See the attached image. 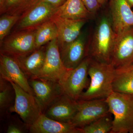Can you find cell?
Wrapping results in <instances>:
<instances>
[{
  "label": "cell",
  "mask_w": 133,
  "mask_h": 133,
  "mask_svg": "<svg viewBox=\"0 0 133 133\" xmlns=\"http://www.w3.org/2000/svg\"><path fill=\"white\" fill-rule=\"evenodd\" d=\"M116 69L110 63L98 62L91 58L88 69L90 78L88 88L78 100L106 99L114 91L112 84Z\"/></svg>",
  "instance_id": "6da1fadb"
},
{
  "label": "cell",
  "mask_w": 133,
  "mask_h": 133,
  "mask_svg": "<svg viewBox=\"0 0 133 133\" xmlns=\"http://www.w3.org/2000/svg\"><path fill=\"white\" fill-rule=\"evenodd\" d=\"M116 36L111 21L107 16L102 17L95 28L88 56L95 61L110 64Z\"/></svg>",
  "instance_id": "7a4b0ae2"
},
{
  "label": "cell",
  "mask_w": 133,
  "mask_h": 133,
  "mask_svg": "<svg viewBox=\"0 0 133 133\" xmlns=\"http://www.w3.org/2000/svg\"><path fill=\"white\" fill-rule=\"evenodd\" d=\"M114 116L111 133H133V96L113 91L106 99Z\"/></svg>",
  "instance_id": "3957f363"
},
{
  "label": "cell",
  "mask_w": 133,
  "mask_h": 133,
  "mask_svg": "<svg viewBox=\"0 0 133 133\" xmlns=\"http://www.w3.org/2000/svg\"><path fill=\"white\" fill-rule=\"evenodd\" d=\"M36 29L14 31L7 36L0 43V53L15 59L22 58L31 54L36 49L35 40Z\"/></svg>",
  "instance_id": "277c9868"
},
{
  "label": "cell",
  "mask_w": 133,
  "mask_h": 133,
  "mask_svg": "<svg viewBox=\"0 0 133 133\" xmlns=\"http://www.w3.org/2000/svg\"><path fill=\"white\" fill-rule=\"evenodd\" d=\"M69 70L63 64L57 38H55L47 44L44 64L36 78L48 79L60 84L65 78Z\"/></svg>",
  "instance_id": "5b68a950"
},
{
  "label": "cell",
  "mask_w": 133,
  "mask_h": 133,
  "mask_svg": "<svg viewBox=\"0 0 133 133\" xmlns=\"http://www.w3.org/2000/svg\"><path fill=\"white\" fill-rule=\"evenodd\" d=\"M15 91L14 105L11 110L19 115L25 124L30 127L42 114L41 106L35 97L29 93L12 81H10Z\"/></svg>",
  "instance_id": "8992f818"
},
{
  "label": "cell",
  "mask_w": 133,
  "mask_h": 133,
  "mask_svg": "<svg viewBox=\"0 0 133 133\" xmlns=\"http://www.w3.org/2000/svg\"><path fill=\"white\" fill-rule=\"evenodd\" d=\"M110 64L116 70L127 69L133 64V27L116 34Z\"/></svg>",
  "instance_id": "52a82bcc"
},
{
  "label": "cell",
  "mask_w": 133,
  "mask_h": 133,
  "mask_svg": "<svg viewBox=\"0 0 133 133\" xmlns=\"http://www.w3.org/2000/svg\"><path fill=\"white\" fill-rule=\"evenodd\" d=\"M91 60L89 56L86 57L78 66L69 70L60 83L64 92L75 100H78L84 89L90 84L88 69Z\"/></svg>",
  "instance_id": "ba28073f"
},
{
  "label": "cell",
  "mask_w": 133,
  "mask_h": 133,
  "mask_svg": "<svg viewBox=\"0 0 133 133\" xmlns=\"http://www.w3.org/2000/svg\"><path fill=\"white\" fill-rule=\"evenodd\" d=\"M77 101L78 111L71 122L77 128H83L110 112L106 99Z\"/></svg>",
  "instance_id": "9c48e42d"
},
{
  "label": "cell",
  "mask_w": 133,
  "mask_h": 133,
  "mask_svg": "<svg viewBox=\"0 0 133 133\" xmlns=\"http://www.w3.org/2000/svg\"><path fill=\"white\" fill-rule=\"evenodd\" d=\"M57 9L48 3H37L21 15L15 25L14 31L37 28L51 19Z\"/></svg>",
  "instance_id": "30bf717a"
},
{
  "label": "cell",
  "mask_w": 133,
  "mask_h": 133,
  "mask_svg": "<svg viewBox=\"0 0 133 133\" xmlns=\"http://www.w3.org/2000/svg\"><path fill=\"white\" fill-rule=\"evenodd\" d=\"M28 81L43 114L52 102L64 93L58 82L39 78L29 79Z\"/></svg>",
  "instance_id": "8fae6325"
},
{
  "label": "cell",
  "mask_w": 133,
  "mask_h": 133,
  "mask_svg": "<svg viewBox=\"0 0 133 133\" xmlns=\"http://www.w3.org/2000/svg\"><path fill=\"white\" fill-rule=\"evenodd\" d=\"M78 102L63 93L45 109L43 114L52 119L63 122H71L78 111Z\"/></svg>",
  "instance_id": "7c38bea8"
},
{
  "label": "cell",
  "mask_w": 133,
  "mask_h": 133,
  "mask_svg": "<svg viewBox=\"0 0 133 133\" xmlns=\"http://www.w3.org/2000/svg\"><path fill=\"white\" fill-rule=\"evenodd\" d=\"M0 76L18 85L29 93L35 96L28 79L17 62L13 58L0 53Z\"/></svg>",
  "instance_id": "4fadbf2b"
},
{
  "label": "cell",
  "mask_w": 133,
  "mask_h": 133,
  "mask_svg": "<svg viewBox=\"0 0 133 133\" xmlns=\"http://www.w3.org/2000/svg\"><path fill=\"white\" fill-rule=\"evenodd\" d=\"M51 19L55 23L57 28L59 50L78 37L87 21L66 19L56 16H53Z\"/></svg>",
  "instance_id": "5bb4252c"
},
{
  "label": "cell",
  "mask_w": 133,
  "mask_h": 133,
  "mask_svg": "<svg viewBox=\"0 0 133 133\" xmlns=\"http://www.w3.org/2000/svg\"><path fill=\"white\" fill-rule=\"evenodd\" d=\"M88 50L85 36L81 33L76 40L59 50L61 59L65 68L71 70L78 66L88 56Z\"/></svg>",
  "instance_id": "9a60e30c"
},
{
  "label": "cell",
  "mask_w": 133,
  "mask_h": 133,
  "mask_svg": "<svg viewBox=\"0 0 133 133\" xmlns=\"http://www.w3.org/2000/svg\"><path fill=\"white\" fill-rule=\"evenodd\" d=\"M113 28L117 34L133 27V11L126 0H109Z\"/></svg>",
  "instance_id": "2e32d148"
},
{
  "label": "cell",
  "mask_w": 133,
  "mask_h": 133,
  "mask_svg": "<svg viewBox=\"0 0 133 133\" xmlns=\"http://www.w3.org/2000/svg\"><path fill=\"white\" fill-rule=\"evenodd\" d=\"M30 133H79V129L71 122H63L52 119L42 114L30 126Z\"/></svg>",
  "instance_id": "e0dca14e"
},
{
  "label": "cell",
  "mask_w": 133,
  "mask_h": 133,
  "mask_svg": "<svg viewBox=\"0 0 133 133\" xmlns=\"http://www.w3.org/2000/svg\"><path fill=\"white\" fill-rule=\"evenodd\" d=\"M45 52L46 46L44 45L27 56L15 59L28 79L36 78L40 73L44 64Z\"/></svg>",
  "instance_id": "ac0fdd59"
},
{
  "label": "cell",
  "mask_w": 133,
  "mask_h": 133,
  "mask_svg": "<svg viewBox=\"0 0 133 133\" xmlns=\"http://www.w3.org/2000/svg\"><path fill=\"white\" fill-rule=\"evenodd\" d=\"M92 15L82 0H66L57 8L54 16L73 20H88Z\"/></svg>",
  "instance_id": "d6986e66"
},
{
  "label": "cell",
  "mask_w": 133,
  "mask_h": 133,
  "mask_svg": "<svg viewBox=\"0 0 133 133\" xmlns=\"http://www.w3.org/2000/svg\"><path fill=\"white\" fill-rule=\"evenodd\" d=\"M15 91L10 81L0 76V115L3 120L12 114L15 105Z\"/></svg>",
  "instance_id": "ffe728a7"
},
{
  "label": "cell",
  "mask_w": 133,
  "mask_h": 133,
  "mask_svg": "<svg viewBox=\"0 0 133 133\" xmlns=\"http://www.w3.org/2000/svg\"><path fill=\"white\" fill-rule=\"evenodd\" d=\"M112 87L114 91L133 96V69L116 70Z\"/></svg>",
  "instance_id": "44dd1931"
},
{
  "label": "cell",
  "mask_w": 133,
  "mask_h": 133,
  "mask_svg": "<svg viewBox=\"0 0 133 133\" xmlns=\"http://www.w3.org/2000/svg\"><path fill=\"white\" fill-rule=\"evenodd\" d=\"M56 25L51 19L43 23L36 29L35 40L36 49L48 44L53 39L57 38Z\"/></svg>",
  "instance_id": "7402d4cb"
},
{
  "label": "cell",
  "mask_w": 133,
  "mask_h": 133,
  "mask_svg": "<svg viewBox=\"0 0 133 133\" xmlns=\"http://www.w3.org/2000/svg\"><path fill=\"white\" fill-rule=\"evenodd\" d=\"M112 115L110 112L88 125L79 129V133H111L113 120Z\"/></svg>",
  "instance_id": "603a6c76"
},
{
  "label": "cell",
  "mask_w": 133,
  "mask_h": 133,
  "mask_svg": "<svg viewBox=\"0 0 133 133\" xmlns=\"http://www.w3.org/2000/svg\"><path fill=\"white\" fill-rule=\"evenodd\" d=\"M38 1V0H8L3 14L21 15Z\"/></svg>",
  "instance_id": "cb8c5ba5"
},
{
  "label": "cell",
  "mask_w": 133,
  "mask_h": 133,
  "mask_svg": "<svg viewBox=\"0 0 133 133\" xmlns=\"http://www.w3.org/2000/svg\"><path fill=\"white\" fill-rule=\"evenodd\" d=\"M21 15L4 14L0 18V43L8 35L10 31L15 26Z\"/></svg>",
  "instance_id": "d4e9b609"
},
{
  "label": "cell",
  "mask_w": 133,
  "mask_h": 133,
  "mask_svg": "<svg viewBox=\"0 0 133 133\" xmlns=\"http://www.w3.org/2000/svg\"><path fill=\"white\" fill-rule=\"evenodd\" d=\"M17 116L10 114L4 120L6 123V132L25 133L29 132L30 126Z\"/></svg>",
  "instance_id": "484cf974"
},
{
  "label": "cell",
  "mask_w": 133,
  "mask_h": 133,
  "mask_svg": "<svg viewBox=\"0 0 133 133\" xmlns=\"http://www.w3.org/2000/svg\"><path fill=\"white\" fill-rule=\"evenodd\" d=\"M82 1L87 8L93 15L97 13L101 6L97 0H82Z\"/></svg>",
  "instance_id": "4316f807"
},
{
  "label": "cell",
  "mask_w": 133,
  "mask_h": 133,
  "mask_svg": "<svg viewBox=\"0 0 133 133\" xmlns=\"http://www.w3.org/2000/svg\"><path fill=\"white\" fill-rule=\"evenodd\" d=\"M66 1V0H38V2H42L48 3L58 8L63 5Z\"/></svg>",
  "instance_id": "83f0119b"
},
{
  "label": "cell",
  "mask_w": 133,
  "mask_h": 133,
  "mask_svg": "<svg viewBox=\"0 0 133 133\" xmlns=\"http://www.w3.org/2000/svg\"><path fill=\"white\" fill-rule=\"evenodd\" d=\"M7 1L8 0H0V13L1 15L4 14L5 6Z\"/></svg>",
  "instance_id": "f1b7e54d"
},
{
  "label": "cell",
  "mask_w": 133,
  "mask_h": 133,
  "mask_svg": "<svg viewBox=\"0 0 133 133\" xmlns=\"http://www.w3.org/2000/svg\"><path fill=\"white\" fill-rule=\"evenodd\" d=\"M107 1L108 0H97L98 2L101 6L104 5Z\"/></svg>",
  "instance_id": "f546056e"
},
{
  "label": "cell",
  "mask_w": 133,
  "mask_h": 133,
  "mask_svg": "<svg viewBox=\"0 0 133 133\" xmlns=\"http://www.w3.org/2000/svg\"><path fill=\"white\" fill-rule=\"evenodd\" d=\"M131 8L133 7V0H126Z\"/></svg>",
  "instance_id": "4dcf8cb0"
},
{
  "label": "cell",
  "mask_w": 133,
  "mask_h": 133,
  "mask_svg": "<svg viewBox=\"0 0 133 133\" xmlns=\"http://www.w3.org/2000/svg\"><path fill=\"white\" fill-rule=\"evenodd\" d=\"M127 69H133V64L132 65H131V66H129V67H128V68H127Z\"/></svg>",
  "instance_id": "1f68e13d"
}]
</instances>
